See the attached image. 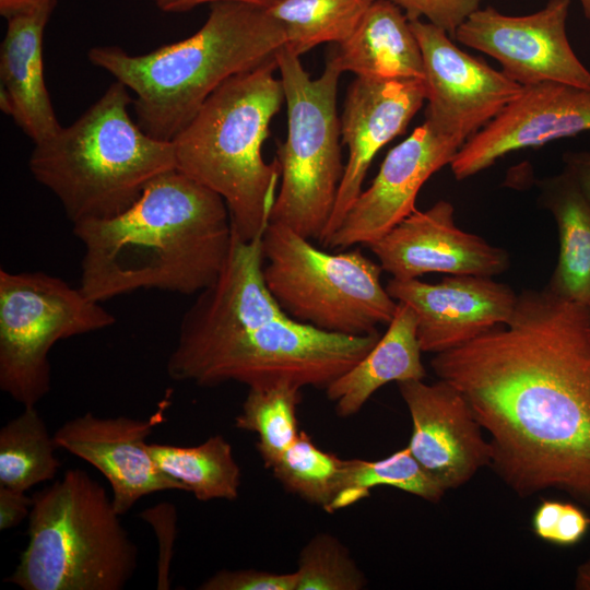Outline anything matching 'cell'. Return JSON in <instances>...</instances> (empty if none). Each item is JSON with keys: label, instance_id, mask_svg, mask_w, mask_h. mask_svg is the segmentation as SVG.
Masks as SVG:
<instances>
[{"label": "cell", "instance_id": "6da1fadb", "mask_svg": "<svg viewBox=\"0 0 590 590\" xmlns=\"http://www.w3.org/2000/svg\"><path fill=\"white\" fill-rule=\"evenodd\" d=\"M430 366L468 400L515 493L556 489L590 507V308L523 291L506 323Z\"/></svg>", "mask_w": 590, "mask_h": 590}, {"label": "cell", "instance_id": "7a4b0ae2", "mask_svg": "<svg viewBox=\"0 0 590 590\" xmlns=\"http://www.w3.org/2000/svg\"><path fill=\"white\" fill-rule=\"evenodd\" d=\"M82 243L79 287L96 302L139 290L198 294L222 271L233 241L216 192L173 169L122 213L73 224Z\"/></svg>", "mask_w": 590, "mask_h": 590}, {"label": "cell", "instance_id": "3957f363", "mask_svg": "<svg viewBox=\"0 0 590 590\" xmlns=\"http://www.w3.org/2000/svg\"><path fill=\"white\" fill-rule=\"evenodd\" d=\"M285 42L267 8L224 1L212 3L202 27L182 40L144 55L98 46L87 57L134 94L131 106L145 133L173 141L220 85L275 60Z\"/></svg>", "mask_w": 590, "mask_h": 590}, {"label": "cell", "instance_id": "277c9868", "mask_svg": "<svg viewBox=\"0 0 590 590\" xmlns=\"http://www.w3.org/2000/svg\"><path fill=\"white\" fill-rule=\"evenodd\" d=\"M276 70L278 58L226 80L173 140L176 168L224 199L244 240L263 235L281 180L278 158L262 156L284 101Z\"/></svg>", "mask_w": 590, "mask_h": 590}, {"label": "cell", "instance_id": "5b68a950", "mask_svg": "<svg viewBox=\"0 0 590 590\" xmlns=\"http://www.w3.org/2000/svg\"><path fill=\"white\" fill-rule=\"evenodd\" d=\"M131 105L116 81L74 122L34 145L30 170L72 224L122 213L154 178L176 169L173 141L145 133Z\"/></svg>", "mask_w": 590, "mask_h": 590}, {"label": "cell", "instance_id": "8992f818", "mask_svg": "<svg viewBox=\"0 0 590 590\" xmlns=\"http://www.w3.org/2000/svg\"><path fill=\"white\" fill-rule=\"evenodd\" d=\"M28 541L5 579L24 590H121L138 547L105 488L81 469L36 492Z\"/></svg>", "mask_w": 590, "mask_h": 590}, {"label": "cell", "instance_id": "52a82bcc", "mask_svg": "<svg viewBox=\"0 0 590 590\" xmlns=\"http://www.w3.org/2000/svg\"><path fill=\"white\" fill-rule=\"evenodd\" d=\"M263 276L283 311L322 331L366 335L388 326L398 302L381 284V266L358 248L331 253L291 228L269 223Z\"/></svg>", "mask_w": 590, "mask_h": 590}, {"label": "cell", "instance_id": "ba28073f", "mask_svg": "<svg viewBox=\"0 0 590 590\" xmlns=\"http://www.w3.org/2000/svg\"><path fill=\"white\" fill-rule=\"evenodd\" d=\"M278 71L287 110V135L276 152L281 180L270 223L307 239L320 240L331 217L344 167L337 114L340 69L328 59L311 79L298 56L285 46Z\"/></svg>", "mask_w": 590, "mask_h": 590}, {"label": "cell", "instance_id": "9c48e42d", "mask_svg": "<svg viewBox=\"0 0 590 590\" xmlns=\"http://www.w3.org/2000/svg\"><path fill=\"white\" fill-rule=\"evenodd\" d=\"M115 322L99 302L60 278L1 269V390L23 408L35 406L50 391L54 344Z\"/></svg>", "mask_w": 590, "mask_h": 590}, {"label": "cell", "instance_id": "30bf717a", "mask_svg": "<svg viewBox=\"0 0 590 590\" xmlns=\"http://www.w3.org/2000/svg\"><path fill=\"white\" fill-rule=\"evenodd\" d=\"M380 332L345 335L322 331L287 315L272 319L185 368L176 381L251 387L287 381L326 389L363 359Z\"/></svg>", "mask_w": 590, "mask_h": 590}, {"label": "cell", "instance_id": "8fae6325", "mask_svg": "<svg viewBox=\"0 0 590 590\" xmlns=\"http://www.w3.org/2000/svg\"><path fill=\"white\" fill-rule=\"evenodd\" d=\"M569 7L570 0H548L542 10L523 16L486 7L473 12L453 39L497 60L521 86L550 81L590 88V70L567 37Z\"/></svg>", "mask_w": 590, "mask_h": 590}, {"label": "cell", "instance_id": "7c38bea8", "mask_svg": "<svg viewBox=\"0 0 590 590\" xmlns=\"http://www.w3.org/2000/svg\"><path fill=\"white\" fill-rule=\"evenodd\" d=\"M410 24L423 57L425 121L464 144L519 96L523 86L461 50L434 24L422 20Z\"/></svg>", "mask_w": 590, "mask_h": 590}, {"label": "cell", "instance_id": "4fadbf2b", "mask_svg": "<svg viewBox=\"0 0 590 590\" xmlns=\"http://www.w3.org/2000/svg\"><path fill=\"white\" fill-rule=\"evenodd\" d=\"M463 144L435 131L426 121L386 155L339 228L323 247L369 246L412 214L423 185L450 165Z\"/></svg>", "mask_w": 590, "mask_h": 590}, {"label": "cell", "instance_id": "5bb4252c", "mask_svg": "<svg viewBox=\"0 0 590 590\" xmlns=\"http://www.w3.org/2000/svg\"><path fill=\"white\" fill-rule=\"evenodd\" d=\"M590 131V88L559 82L523 86L494 119L470 138L450 163L458 180L521 149Z\"/></svg>", "mask_w": 590, "mask_h": 590}, {"label": "cell", "instance_id": "9a60e30c", "mask_svg": "<svg viewBox=\"0 0 590 590\" xmlns=\"http://www.w3.org/2000/svg\"><path fill=\"white\" fill-rule=\"evenodd\" d=\"M167 399L148 420L99 417L90 412L64 422L54 434L57 448L86 461L110 484L111 500L122 516L143 496L186 487L164 473L146 439L164 422Z\"/></svg>", "mask_w": 590, "mask_h": 590}, {"label": "cell", "instance_id": "2e32d148", "mask_svg": "<svg viewBox=\"0 0 590 590\" xmlns=\"http://www.w3.org/2000/svg\"><path fill=\"white\" fill-rule=\"evenodd\" d=\"M398 388L412 420L408 447L446 491L460 487L491 465L489 442L456 387L439 379L434 384L402 381Z\"/></svg>", "mask_w": 590, "mask_h": 590}, {"label": "cell", "instance_id": "e0dca14e", "mask_svg": "<svg viewBox=\"0 0 590 590\" xmlns=\"http://www.w3.org/2000/svg\"><path fill=\"white\" fill-rule=\"evenodd\" d=\"M386 290L393 299L413 309L421 350L435 354L506 323L518 297L504 283L471 274H450L434 284L392 278Z\"/></svg>", "mask_w": 590, "mask_h": 590}, {"label": "cell", "instance_id": "ac0fdd59", "mask_svg": "<svg viewBox=\"0 0 590 590\" xmlns=\"http://www.w3.org/2000/svg\"><path fill=\"white\" fill-rule=\"evenodd\" d=\"M368 247L382 270L399 280L430 272L492 278L509 267L505 249L457 226L455 208L445 200L415 210Z\"/></svg>", "mask_w": 590, "mask_h": 590}, {"label": "cell", "instance_id": "d6986e66", "mask_svg": "<svg viewBox=\"0 0 590 590\" xmlns=\"http://www.w3.org/2000/svg\"><path fill=\"white\" fill-rule=\"evenodd\" d=\"M426 97L423 80L359 78L351 83L340 119L349 158L329 223L319 240L324 246L363 190L377 153L405 132Z\"/></svg>", "mask_w": 590, "mask_h": 590}, {"label": "cell", "instance_id": "ffe728a7", "mask_svg": "<svg viewBox=\"0 0 590 590\" xmlns=\"http://www.w3.org/2000/svg\"><path fill=\"white\" fill-rule=\"evenodd\" d=\"M56 5L57 0H47L9 16L0 46V108L34 143L62 127L45 85L43 63L44 32Z\"/></svg>", "mask_w": 590, "mask_h": 590}, {"label": "cell", "instance_id": "44dd1931", "mask_svg": "<svg viewBox=\"0 0 590 590\" xmlns=\"http://www.w3.org/2000/svg\"><path fill=\"white\" fill-rule=\"evenodd\" d=\"M341 72L378 80H424L420 44L405 13L391 0H375L352 35L330 56Z\"/></svg>", "mask_w": 590, "mask_h": 590}, {"label": "cell", "instance_id": "7402d4cb", "mask_svg": "<svg viewBox=\"0 0 590 590\" xmlns=\"http://www.w3.org/2000/svg\"><path fill=\"white\" fill-rule=\"evenodd\" d=\"M417 320L413 309L401 302L387 331L369 353L324 390L341 417L361 411L368 399L388 382L423 380Z\"/></svg>", "mask_w": 590, "mask_h": 590}, {"label": "cell", "instance_id": "603a6c76", "mask_svg": "<svg viewBox=\"0 0 590 590\" xmlns=\"http://www.w3.org/2000/svg\"><path fill=\"white\" fill-rule=\"evenodd\" d=\"M540 187L542 202L556 222L559 243L557 264L546 287L590 308V204L566 170L543 180Z\"/></svg>", "mask_w": 590, "mask_h": 590}, {"label": "cell", "instance_id": "cb8c5ba5", "mask_svg": "<svg viewBox=\"0 0 590 590\" xmlns=\"http://www.w3.org/2000/svg\"><path fill=\"white\" fill-rule=\"evenodd\" d=\"M148 448L160 469L198 500L237 499L241 470L222 435L192 447L153 442Z\"/></svg>", "mask_w": 590, "mask_h": 590}, {"label": "cell", "instance_id": "d4e9b609", "mask_svg": "<svg viewBox=\"0 0 590 590\" xmlns=\"http://www.w3.org/2000/svg\"><path fill=\"white\" fill-rule=\"evenodd\" d=\"M375 0H279L267 8L282 26L285 47L300 57L323 43L347 39Z\"/></svg>", "mask_w": 590, "mask_h": 590}, {"label": "cell", "instance_id": "484cf974", "mask_svg": "<svg viewBox=\"0 0 590 590\" xmlns=\"http://www.w3.org/2000/svg\"><path fill=\"white\" fill-rule=\"evenodd\" d=\"M56 448L35 406H25L0 429V485L26 492L52 481L60 467Z\"/></svg>", "mask_w": 590, "mask_h": 590}, {"label": "cell", "instance_id": "4316f807", "mask_svg": "<svg viewBox=\"0 0 590 590\" xmlns=\"http://www.w3.org/2000/svg\"><path fill=\"white\" fill-rule=\"evenodd\" d=\"M378 485L391 486L432 503L439 502L447 492L406 446L380 460H343L339 492L330 511L367 497L369 488Z\"/></svg>", "mask_w": 590, "mask_h": 590}, {"label": "cell", "instance_id": "83f0119b", "mask_svg": "<svg viewBox=\"0 0 590 590\" xmlns=\"http://www.w3.org/2000/svg\"><path fill=\"white\" fill-rule=\"evenodd\" d=\"M300 387L280 381L251 387L235 417L238 429L258 435L257 450L268 468L298 437L297 405Z\"/></svg>", "mask_w": 590, "mask_h": 590}, {"label": "cell", "instance_id": "f1b7e54d", "mask_svg": "<svg viewBox=\"0 0 590 590\" xmlns=\"http://www.w3.org/2000/svg\"><path fill=\"white\" fill-rule=\"evenodd\" d=\"M343 460L321 450L300 430L297 439L269 467L285 491L330 511L339 492Z\"/></svg>", "mask_w": 590, "mask_h": 590}, {"label": "cell", "instance_id": "f546056e", "mask_svg": "<svg viewBox=\"0 0 590 590\" xmlns=\"http://www.w3.org/2000/svg\"><path fill=\"white\" fill-rule=\"evenodd\" d=\"M295 590H362L367 579L347 547L330 533H317L300 550Z\"/></svg>", "mask_w": 590, "mask_h": 590}, {"label": "cell", "instance_id": "4dcf8cb0", "mask_svg": "<svg viewBox=\"0 0 590 590\" xmlns=\"http://www.w3.org/2000/svg\"><path fill=\"white\" fill-rule=\"evenodd\" d=\"M400 7L409 21L426 17L451 38L458 27L476 10L483 0H391Z\"/></svg>", "mask_w": 590, "mask_h": 590}, {"label": "cell", "instance_id": "1f68e13d", "mask_svg": "<svg viewBox=\"0 0 590 590\" xmlns=\"http://www.w3.org/2000/svg\"><path fill=\"white\" fill-rule=\"evenodd\" d=\"M294 573L276 574L258 569H222L203 581L200 590H295Z\"/></svg>", "mask_w": 590, "mask_h": 590}, {"label": "cell", "instance_id": "d6a6232c", "mask_svg": "<svg viewBox=\"0 0 590 590\" xmlns=\"http://www.w3.org/2000/svg\"><path fill=\"white\" fill-rule=\"evenodd\" d=\"M141 517L155 529L160 542L157 588L168 589L169 565L176 533V509L173 505L163 503L146 509Z\"/></svg>", "mask_w": 590, "mask_h": 590}, {"label": "cell", "instance_id": "836d02e7", "mask_svg": "<svg viewBox=\"0 0 590 590\" xmlns=\"http://www.w3.org/2000/svg\"><path fill=\"white\" fill-rule=\"evenodd\" d=\"M590 529V517L582 508L564 502L551 544L571 546L579 543Z\"/></svg>", "mask_w": 590, "mask_h": 590}, {"label": "cell", "instance_id": "e575fe53", "mask_svg": "<svg viewBox=\"0 0 590 590\" xmlns=\"http://www.w3.org/2000/svg\"><path fill=\"white\" fill-rule=\"evenodd\" d=\"M33 497L25 492L0 485V530L4 531L16 527L28 517Z\"/></svg>", "mask_w": 590, "mask_h": 590}, {"label": "cell", "instance_id": "d590c367", "mask_svg": "<svg viewBox=\"0 0 590 590\" xmlns=\"http://www.w3.org/2000/svg\"><path fill=\"white\" fill-rule=\"evenodd\" d=\"M564 502L543 499L532 515L533 533L547 543H552Z\"/></svg>", "mask_w": 590, "mask_h": 590}, {"label": "cell", "instance_id": "8d00e7d4", "mask_svg": "<svg viewBox=\"0 0 590 590\" xmlns=\"http://www.w3.org/2000/svg\"><path fill=\"white\" fill-rule=\"evenodd\" d=\"M565 169L590 204V152H566Z\"/></svg>", "mask_w": 590, "mask_h": 590}, {"label": "cell", "instance_id": "74e56055", "mask_svg": "<svg viewBox=\"0 0 590 590\" xmlns=\"http://www.w3.org/2000/svg\"><path fill=\"white\" fill-rule=\"evenodd\" d=\"M224 1L246 2L269 8L279 0H153L155 5L166 13H184L203 3L212 4Z\"/></svg>", "mask_w": 590, "mask_h": 590}, {"label": "cell", "instance_id": "f35d334b", "mask_svg": "<svg viewBox=\"0 0 590 590\" xmlns=\"http://www.w3.org/2000/svg\"><path fill=\"white\" fill-rule=\"evenodd\" d=\"M47 0H0V14L8 19L19 12L32 9Z\"/></svg>", "mask_w": 590, "mask_h": 590}, {"label": "cell", "instance_id": "ab89813d", "mask_svg": "<svg viewBox=\"0 0 590 590\" xmlns=\"http://www.w3.org/2000/svg\"><path fill=\"white\" fill-rule=\"evenodd\" d=\"M574 585L577 590H590V558L576 569Z\"/></svg>", "mask_w": 590, "mask_h": 590}, {"label": "cell", "instance_id": "60d3db41", "mask_svg": "<svg viewBox=\"0 0 590 590\" xmlns=\"http://www.w3.org/2000/svg\"><path fill=\"white\" fill-rule=\"evenodd\" d=\"M585 16L590 21V0H579Z\"/></svg>", "mask_w": 590, "mask_h": 590}]
</instances>
